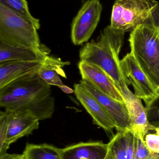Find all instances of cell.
Listing matches in <instances>:
<instances>
[{"label":"cell","mask_w":159,"mask_h":159,"mask_svg":"<svg viewBox=\"0 0 159 159\" xmlns=\"http://www.w3.org/2000/svg\"><path fill=\"white\" fill-rule=\"evenodd\" d=\"M135 148V136L129 130H127V159H133Z\"/></svg>","instance_id":"24"},{"label":"cell","mask_w":159,"mask_h":159,"mask_svg":"<svg viewBox=\"0 0 159 159\" xmlns=\"http://www.w3.org/2000/svg\"><path fill=\"white\" fill-rule=\"evenodd\" d=\"M127 130L118 132L107 144L104 159H127Z\"/></svg>","instance_id":"18"},{"label":"cell","mask_w":159,"mask_h":159,"mask_svg":"<svg viewBox=\"0 0 159 159\" xmlns=\"http://www.w3.org/2000/svg\"><path fill=\"white\" fill-rule=\"evenodd\" d=\"M143 24L159 27V2L156 0H115L110 26L126 33Z\"/></svg>","instance_id":"4"},{"label":"cell","mask_w":159,"mask_h":159,"mask_svg":"<svg viewBox=\"0 0 159 159\" xmlns=\"http://www.w3.org/2000/svg\"><path fill=\"white\" fill-rule=\"evenodd\" d=\"M78 68L82 80L119 102H124V98L112 78L97 65L81 61Z\"/></svg>","instance_id":"11"},{"label":"cell","mask_w":159,"mask_h":159,"mask_svg":"<svg viewBox=\"0 0 159 159\" xmlns=\"http://www.w3.org/2000/svg\"><path fill=\"white\" fill-rule=\"evenodd\" d=\"M148 159H159V153H151Z\"/></svg>","instance_id":"27"},{"label":"cell","mask_w":159,"mask_h":159,"mask_svg":"<svg viewBox=\"0 0 159 159\" xmlns=\"http://www.w3.org/2000/svg\"><path fill=\"white\" fill-rule=\"evenodd\" d=\"M9 124V112H0V156L6 153L9 146L7 143V131Z\"/></svg>","instance_id":"20"},{"label":"cell","mask_w":159,"mask_h":159,"mask_svg":"<svg viewBox=\"0 0 159 159\" xmlns=\"http://www.w3.org/2000/svg\"><path fill=\"white\" fill-rule=\"evenodd\" d=\"M134 135L135 136V148L133 159H148L151 152L146 144L144 138L134 134Z\"/></svg>","instance_id":"21"},{"label":"cell","mask_w":159,"mask_h":159,"mask_svg":"<svg viewBox=\"0 0 159 159\" xmlns=\"http://www.w3.org/2000/svg\"><path fill=\"white\" fill-rule=\"evenodd\" d=\"M8 112L9 124L7 143L9 146L18 139L32 134L35 130L38 129L39 120L30 114Z\"/></svg>","instance_id":"14"},{"label":"cell","mask_w":159,"mask_h":159,"mask_svg":"<svg viewBox=\"0 0 159 159\" xmlns=\"http://www.w3.org/2000/svg\"><path fill=\"white\" fill-rule=\"evenodd\" d=\"M80 84L90 93L105 108L115 120L118 132L130 129V122L124 102H119L104 93L86 80H81Z\"/></svg>","instance_id":"10"},{"label":"cell","mask_w":159,"mask_h":159,"mask_svg":"<svg viewBox=\"0 0 159 159\" xmlns=\"http://www.w3.org/2000/svg\"><path fill=\"white\" fill-rule=\"evenodd\" d=\"M155 131H156L157 134H159V128H156V129H155Z\"/></svg>","instance_id":"29"},{"label":"cell","mask_w":159,"mask_h":159,"mask_svg":"<svg viewBox=\"0 0 159 159\" xmlns=\"http://www.w3.org/2000/svg\"><path fill=\"white\" fill-rule=\"evenodd\" d=\"M63 159H104L107 144L102 142L81 143L61 148Z\"/></svg>","instance_id":"15"},{"label":"cell","mask_w":159,"mask_h":159,"mask_svg":"<svg viewBox=\"0 0 159 159\" xmlns=\"http://www.w3.org/2000/svg\"><path fill=\"white\" fill-rule=\"evenodd\" d=\"M23 154L25 159H63L61 148L47 144H28Z\"/></svg>","instance_id":"17"},{"label":"cell","mask_w":159,"mask_h":159,"mask_svg":"<svg viewBox=\"0 0 159 159\" xmlns=\"http://www.w3.org/2000/svg\"><path fill=\"white\" fill-rule=\"evenodd\" d=\"M125 33L109 25L104 29L98 41L86 43L79 51L80 60L102 69L112 78L120 92L129 88L119 58Z\"/></svg>","instance_id":"2"},{"label":"cell","mask_w":159,"mask_h":159,"mask_svg":"<svg viewBox=\"0 0 159 159\" xmlns=\"http://www.w3.org/2000/svg\"><path fill=\"white\" fill-rule=\"evenodd\" d=\"M37 29L24 17L0 4V43L15 47H39Z\"/></svg>","instance_id":"5"},{"label":"cell","mask_w":159,"mask_h":159,"mask_svg":"<svg viewBox=\"0 0 159 159\" xmlns=\"http://www.w3.org/2000/svg\"><path fill=\"white\" fill-rule=\"evenodd\" d=\"M130 53L142 70L159 90V27L143 24L131 32Z\"/></svg>","instance_id":"3"},{"label":"cell","mask_w":159,"mask_h":159,"mask_svg":"<svg viewBox=\"0 0 159 159\" xmlns=\"http://www.w3.org/2000/svg\"><path fill=\"white\" fill-rule=\"evenodd\" d=\"M128 110L130 122V130L135 135L144 138L149 131L155 130L156 127L150 123L146 107L129 88L120 91Z\"/></svg>","instance_id":"8"},{"label":"cell","mask_w":159,"mask_h":159,"mask_svg":"<svg viewBox=\"0 0 159 159\" xmlns=\"http://www.w3.org/2000/svg\"><path fill=\"white\" fill-rule=\"evenodd\" d=\"M74 93L77 99L91 116L93 123L102 128L108 133H113L116 124L110 114L101 103L80 83L75 84Z\"/></svg>","instance_id":"9"},{"label":"cell","mask_w":159,"mask_h":159,"mask_svg":"<svg viewBox=\"0 0 159 159\" xmlns=\"http://www.w3.org/2000/svg\"><path fill=\"white\" fill-rule=\"evenodd\" d=\"M0 159H25L23 154H9L6 153L0 156Z\"/></svg>","instance_id":"25"},{"label":"cell","mask_w":159,"mask_h":159,"mask_svg":"<svg viewBox=\"0 0 159 159\" xmlns=\"http://www.w3.org/2000/svg\"><path fill=\"white\" fill-rule=\"evenodd\" d=\"M152 125L156 127V128H159V123H154V124H152Z\"/></svg>","instance_id":"28"},{"label":"cell","mask_w":159,"mask_h":159,"mask_svg":"<svg viewBox=\"0 0 159 159\" xmlns=\"http://www.w3.org/2000/svg\"><path fill=\"white\" fill-rule=\"evenodd\" d=\"M148 120L151 124L159 123V95L151 105L146 107Z\"/></svg>","instance_id":"22"},{"label":"cell","mask_w":159,"mask_h":159,"mask_svg":"<svg viewBox=\"0 0 159 159\" xmlns=\"http://www.w3.org/2000/svg\"><path fill=\"white\" fill-rule=\"evenodd\" d=\"M145 141L151 153H159V134H148L146 135Z\"/></svg>","instance_id":"23"},{"label":"cell","mask_w":159,"mask_h":159,"mask_svg":"<svg viewBox=\"0 0 159 159\" xmlns=\"http://www.w3.org/2000/svg\"><path fill=\"white\" fill-rule=\"evenodd\" d=\"M59 88L62 90L63 92L65 93H68V94L74 93V90L73 89L65 85L61 86V87H59Z\"/></svg>","instance_id":"26"},{"label":"cell","mask_w":159,"mask_h":159,"mask_svg":"<svg viewBox=\"0 0 159 159\" xmlns=\"http://www.w3.org/2000/svg\"><path fill=\"white\" fill-rule=\"evenodd\" d=\"M70 64L68 61H63L61 59L48 56L38 75L40 78L47 84L57 86L59 88L64 84L59 75L67 78L62 68Z\"/></svg>","instance_id":"16"},{"label":"cell","mask_w":159,"mask_h":159,"mask_svg":"<svg viewBox=\"0 0 159 159\" xmlns=\"http://www.w3.org/2000/svg\"><path fill=\"white\" fill-rule=\"evenodd\" d=\"M44 61H13L0 63V89L27 76L38 74Z\"/></svg>","instance_id":"12"},{"label":"cell","mask_w":159,"mask_h":159,"mask_svg":"<svg viewBox=\"0 0 159 159\" xmlns=\"http://www.w3.org/2000/svg\"><path fill=\"white\" fill-rule=\"evenodd\" d=\"M50 52L42 44L39 47H15L0 43V63L13 61H44Z\"/></svg>","instance_id":"13"},{"label":"cell","mask_w":159,"mask_h":159,"mask_svg":"<svg viewBox=\"0 0 159 159\" xmlns=\"http://www.w3.org/2000/svg\"><path fill=\"white\" fill-rule=\"evenodd\" d=\"M120 64L128 85H131L134 94L144 102L148 107L159 95V90L152 84L130 53L120 60Z\"/></svg>","instance_id":"7"},{"label":"cell","mask_w":159,"mask_h":159,"mask_svg":"<svg viewBox=\"0 0 159 159\" xmlns=\"http://www.w3.org/2000/svg\"><path fill=\"white\" fill-rule=\"evenodd\" d=\"M0 107L8 112L30 114L43 120L52 117L55 99L50 85L37 74L21 78L0 89Z\"/></svg>","instance_id":"1"},{"label":"cell","mask_w":159,"mask_h":159,"mask_svg":"<svg viewBox=\"0 0 159 159\" xmlns=\"http://www.w3.org/2000/svg\"><path fill=\"white\" fill-rule=\"evenodd\" d=\"M102 10L100 0H87L83 3L71 26V40L74 45L87 43L100 22Z\"/></svg>","instance_id":"6"},{"label":"cell","mask_w":159,"mask_h":159,"mask_svg":"<svg viewBox=\"0 0 159 159\" xmlns=\"http://www.w3.org/2000/svg\"><path fill=\"white\" fill-rule=\"evenodd\" d=\"M0 4L30 20L37 30L40 29V20L32 16L26 0H0Z\"/></svg>","instance_id":"19"}]
</instances>
